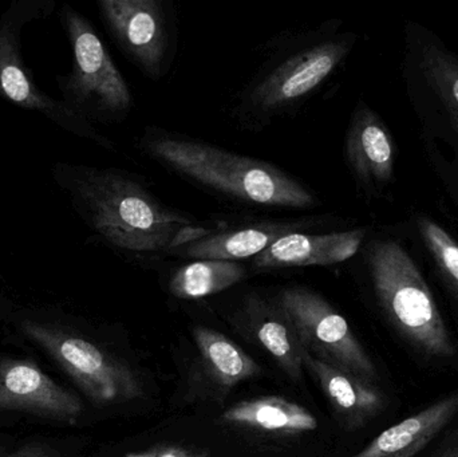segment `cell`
<instances>
[{"mask_svg": "<svg viewBox=\"0 0 458 457\" xmlns=\"http://www.w3.org/2000/svg\"><path fill=\"white\" fill-rule=\"evenodd\" d=\"M53 176L86 227L139 265H156L214 228L164 204L131 172L58 163Z\"/></svg>", "mask_w": 458, "mask_h": 457, "instance_id": "1", "label": "cell"}, {"mask_svg": "<svg viewBox=\"0 0 458 457\" xmlns=\"http://www.w3.org/2000/svg\"><path fill=\"white\" fill-rule=\"evenodd\" d=\"M139 147L166 171L233 203L293 211L320 207L309 185L259 158L160 128H147Z\"/></svg>", "mask_w": 458, "mask_h": 457, "instance_id": "2", "label": "cell"}, {"mask_svg": "<svg viewBox=\"0 0 458 457\" xmlns=\"http://www.w3.org/2000/svg\"><path fill=\"white\" fill-rule=\"evenodd\" d=\"M355 35L338 32L335 21L288 32L268 43L266 59L232 106V117L250 131H264L293 115L344 63Z\"/></svg>", "mask_w": 458, "mask_h": 457, "instance_id": "3", "label": "cell"}, {"mask_svg": "<svg viewBox=\"0 0 458 457\" xmlns=\"http://www.w3.org/2000/svg\"><path fill=\"white\" fill-rule=\"evenodd\" d=\"M368 265L377 298L393 326L428 356H454L456 346L440 309L408 252L395 241H373Z\"/></svg>", "mask_w": 458, "mask_h": 457, "instance_id": "4", "label": "cell"}, {"mask_svg": "<svg viewBox=\"0 0 458 457\" xmlns=\"http://www.w3.org/2000/svg\"><path fill=\"white\" fill-rule=\"evenodd\" d=\"M58 16L72 48V69L56 75L62 101L93 125L123 123L133 109V94L98 32L69 3Z\"/></svg>", "mask_w": 458, "mask_h": 457, "instance_id": "5", "label": "cell"}, {"mask_svg": "<svg viewBox=\"0 0 458 457\" xmlns=\"http://www.w3.org/2000/svg\"><path fill=\"white\" fill-rule=\"evenodd\" d=\"M45 0H15L0 15V98L27 112L37 113L62 131L94 142L114 152L109 137L97 131L93 123L70 109L62 99L46 94L32 77L21 55V37L24 26L50 13Z\"/></svg>", "mask_w": 458, "mask_h": 457, "instance_id": "6", "label": "cell"}, {"mask_svg": "<svg viewBox=\"0 0 458 457\" xmlns=\"http://www.w3.org/2000/svg\"><path fill=\"white\" fill-rule=\"evenodd\" d=\"M21 327L96 404L123 402L141 394L136 375L96 343L40 322L23 321Z\"/></svg>", "mask_w": 458, "mask_h": 457, "instance_id": "7", "label": "cell"}, {"mask_svg": "<svg viewBox=\"0 0 458 457\" xmlns=\"http://www.w3.org/2000/svg\"><path fill=\"white\" fill-rule=\"evenodd\" d=\"M105 29L126 58L153 80L168 74L176 53V19L164 0H98Z\"/></svg>", "mask_w": 458, "mask_h": 457, "instance_id": "8", "label": "cell"}, {"mask_svg": "<svg viewBox=\"0 0 458 457\" xmlns=\"http://www.w3.org/2000/svg\"><path fill=\"white\" fill-rule=\"evenodd\" d=\"M277 303L295 326L303 348L315 359L373 383L376 365L349 322L322 295L303 286L285 287Z\"/></svg>", "mask_w": 458, "mask_h": 457, "instance_id": "9", "label": "cell"}, {"mask_svg": "<svg viewBox=\"0 0 458 457\" xmlns=\"http://www.w3.org/2000/svg\"><path fill=\"white\" fill-rule=\"evenodd\" d=\"M326 220L320 216L293 217V219H267L248 224L214 227L208 233L172 250L169 257L191 260L250 259L266 251L280 239L296 233L320 230Z\"/></svg>", "mask_w": 458, "mask_h": 457, "instance_id": "10", "label": "cell"}, {"mask_svg": "<svg viewBox=\"0 0 458 457\" xmlns=\"http://www.w3.org/2000/svg\"><path fill=\"white\" fill-rule=\"evenodd\" d=\"M27 412L74 424L82 415V402L48 377L29 360L0 361V412Z\"/></svg>", "mask_w": 458, "mask_h": 457, "instance_id": "11", "label": "cell"}, {"mask_svg": "<svg viewBox=\"0 0 458 457\" xmlns=\"http://www.w3.org/2000/svg\"><path fill=\"white\" fill-rule=\"evenodd\" d=\"M366 238L365 228L333 233H296L280 239L252 259V268L288 270L310 266H333L352 259Z\"/></svg>", "mask_w": 458, "mask_h": 457, "instance_id": "12", "label": "cell"}, {"mask_svg": "<svg viewBox=\"0 0 458 457\" xmlns=\"http://www.w3.org/2000/svg\"><path fill=\"white\" fill-rule=\"evenodd\" d=\"M347 165L369 190H381L392 180L395 148L377 113L360 102L354 110L344 141Z\"/></svg>", "mask_w": 458, "mask_h": 457, "instance_id": "13", "label": "cell"}, {"mask_svg": "<svg viewBox=\"0 0 458 457\" xmlns=\"http://www.w3.org/2000/svg\"><path fill=\"white\" fill-rule=\"evenodd\" d=\"M240 314L259 345L279 365L280 369L295 383L301 381L307 351L276 298L266 300L259 295H250Z\"/></svg>", "mask_w": 458, "mask_h": 457, "instance_id": "14", "label": "cell"}, {"mask_svg": "<svg viewBox=\"0 0 458 457\" xmlns=\"http://www.w3.org/2000/svg\"><path fill=\"white\" fill-rule=\"evenodd\" d=\"M304 368L314 376L335 415L347 427L363 426L385 407V397L373 383L304 354Z\"/></svg>", "mask_w": 458, "mask_h": 457, "instance_id": "15", "label": "cell"}, {"mask_svg": "<svg viewBox=\"0 0 458 457\" xmlns=\"http://www.w3.org/2000/svg\"><path fill=\"white\" fill-rule=\"evenodd\" d=\"M458 392L379 434L354 457H414L456 418Z\"/></svg>", "mask_w": 458, "mask_h": 457, "instance_id": "16", "label": "cell"}, {"mask_svg": "<svg viewBox=\"0 0 458 457\" xmlns=\"http://www.w3.org/2000/svg\"><path fill=\"white\" fill-rule=\"evenodd\" d=\"M222 420L231 426L272 434H306L318 428L317 418L309 410L276 396L237 402L223 412Z\"/></svg>", "mask_w": 458, "mask_h": 457, "instance_id": "17", "label": "cell"}, {"mask_svg": "<svg viewBox=\"0 0 458 457\" xmlns=\"http://www.w3.org/2000/svg\"><path fill=\"white\" fill-rule=\"evenodd\" d=\"M193 338L209 376L222 388H233L237 384L260 375L261 368L258 362L227 335L199 326L193 329Z\"/></svg>", "mask_w": 458, "mask_h": 457, "instance_id": "18", "label": "cell"}, {"mask_svg": "<svg viewBox=\"0 0 458 457\" xmlns=\"http://www.w3.org/2000/svg\"><path fill=\"white\" fill-rule=\"evenodd\" d=\"M245 276L247 268L240 262L192 260L172 274L168 287L179 300H201L231 289Z\"/></svg>", "mask_w": 458, "mask_h": 457, "instance_id": "19", "label": "cell"}, {"mask_svg": "<svg viewBox=\"0 0 458 457\" xmlns=\"http://www.w3.org/2000/svg\"><path fill=\"white\" fill-rule=\"evenodd\" d=\"M421 69L458 131V59L441 46L427 43L421 51Z\"/></svg>", "mask_w": 458, "mask_h": 457, "instance_id": "20", "label": "cell"}, {"mask_svg": "<svg viewBox=\"0 0 458 457\" xmlns=\"http://www.w3.org/2000/svg\"><path fill=\"white\" fill-rule=\"evenodd\" d=\"M420 233L443 275L458 295V243L437 223L420 220Z\"/></svg>", "mask_w": 458, "mask_h": 457, "instance_id": "21", "label": "cell"}, {"mask_svg": "<svg viewBox=\"0 0 458 457\" xmlns=\"http://www.w3.org/2000/svg\"><path fill=\"white\" fill-rule=\"evenodd\" d=\"M0 457H59V455L50 445L42 444V443H30V444L21 445L13 453Z\"/></svg>", "mask_w": 458, "mask_h": 457, "instance_id": "22", "label": "cell"}, {"mask_svg": "<svg viewBox=\"0 0 458 457\" xmlns=\"http://www.w3.org/2000/svg\"><path fill=\"white\" fill-rule=\"evenodd\" d=\"M153 457H209L207 451L196 448L182 447V445H168L161 447L153 453Z\"/></svg>", "mask_w": 458, "mask_h": 457, "instance_id": "23", "label": "cell"}, {"mask_svg": "<svg viewBox=\"0 0 458 457\" xmlns=\"http://www.w3.org/2000/svg\"><path fill=\"white\" fill-rule=\"evenodd\" d=\"M438 457H458V448H452V450L445 451Z\"/></svg>", "mask_w": 458, "mask_h": 457, "instance_id": "24", "label": "cell"}]
</instances>
